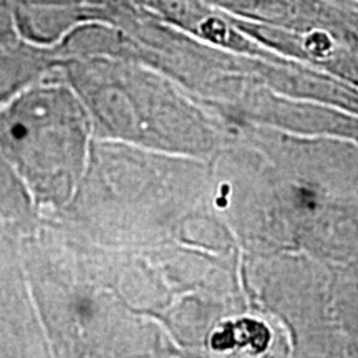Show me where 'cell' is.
Returning a JSON list of instances; mask_svg holds the SVG:
<instances>
[{
  "label": "cell",
  "mask_w": 358,
  "mask_h": 358,
  "mask_svg": "<svg viewBox=\"0 0 358 358\" xmlns=\"http://www.w3.org/2000/svg\"><path fill=\"white\" fill-rule=\"evenodd\" d=\"M292 203L301 213H315L320 204V194L312 185H299L292 191Z\"/></svg>",
  "instance_id": "1"
},
{
  "label": "cell",
  "mask_w": 358,
  "mask_h": 358,
  "mask_svg": "<svg viewBox=\"0 0 358 358\" xmlns=\"http://www.w3.org/2000/svg\"><path fill=\"white\" fill-rule=\"evenodd\" d=\"M71 310L78 320L92 322L96 317V303L88 295H77L71 303Z\"/></svg>",
  "instance_id": "2"
}]
</instances>
